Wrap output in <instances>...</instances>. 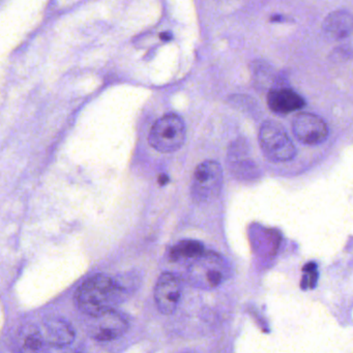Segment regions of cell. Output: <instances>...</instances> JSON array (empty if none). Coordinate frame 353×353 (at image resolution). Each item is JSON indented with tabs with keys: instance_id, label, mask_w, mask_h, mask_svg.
Segmentation results:
<instances>
[{
	"instance_id": "cell-14",
	"label": "cell",
	"mask_w": 353,
	"mask_h": 353,
	"mask_svg": "<svg viewBox=\"0 0 353 353\" xmlns=\"http://www.w3.org/2000/svg\"><path fill=\"white\" fill-rule=\"evenodd\" d=\"M303 270L305 272V276H303V280H301V289L305 290L307 288H315L318 281L317 264L310 262V263L305 264Z\"/></svg>"
},
{
	"instance_id": "cell-13",
	"label": "cell",
	"mask_w": 353,
	"mask_h": 353,
	"mask_svg": "<svg viewBox=\"0 0 353 353\" xmlns=\"http://www.w3.org/2000/svg\"><path fill=\"white\" fill-rule=\"evenodd\" d=\"M44 346L38 325L32 324L22 328L19 334L20 350L32 352V351L42 350Z\"/></svg>"
},
{
	"instance_id": "cell-8",
	"label": "cell",
	"mask_w": 353,
	"mask_h": 353,
	"mask_svg": "<svg viewBox=\"0 0 353 353\" xmlns=\"http://www.w3.org/2000/svg\"><path fill=\"white\" fill-rule=\"evenodd\" d=\"M181 281L170 272L161 274L154 287V301L157 307L164 315H170L176 311L181 299Z\"/></svg>"
},
{
	"instance_id": "cell-7",
	"label": "cell",
	"mask_w": 353,
	"mask_h": 353,
	"mask_svg": "<svg viewBox=\"0 0 353 353\" xmlns=\"http://www.w3.org/2000/svg\"><path fill=\"white\" fill-rule=\"evenodd\" d=\"M295 138L305 145H318L328 137V127L321 117L312 113H299L292 121Z\"/></svg>"
},
{
	"instance_id": "cell-1",
	"label": "cell",
	"mask_w": 353,
	"mask_h": 353,
	"mask_svg": "<svg viewBox=\"0 0 353 353\" xmlns=\"http://www.w3.org/2000/svg\"><path fill=\"white\" fill-rule=\"evenodd\" d=\"M125 284L105 274H94L85 281L76 294L78 307L90 317L114 310L127 294Z\"/></svg>"
},
{
	"instance_id": "cell-2",
	"label": "cell",
	"mask_w": 353,
	"mask_h": 353,
	"mask_svg": "<svg viewBox=\"0 0 353 353\" xmlns=\"http://www.w3.org/2000/svg\"><path fill=\"white\" fill-rule=\"evenodd\" d=\"M224 259L214 252H204L188 268V280L196 288L210 290L220 286L226 278Z\"/></svg>"
},
{
	"instance_id": "cell-12",
	"label": "cell",
	"mask_w": 353,
	"mask_h": 353,
	"mask_svg": "<svg viewBox=\"0 0 353 353\" xmlns=\"http://www.w3.org/2000/svg\"><path fill=\"white\" fill-rule=\"evenodd\" d=\"M204 252L205 250L201 241L187 239L173 245L170 251V258L172 261L179 262V263L191 264Z\"/></svg>"
},
{
	"instance_id": "cell-10",
	"label": "cell",
	"mask_w": 353,
	"mask_h": 353,
	"mask_svg": "<svg viewBox=\"0 0 353 353\" xmlns=\"http://www.w3.org/2000/svg\"><path fill=\"white\" fill-rule=\"evenodd\" d=\"M270 110L278 114H288L305 106V101L294 90L287 88H276L268 96Z\"/></svg>"
},
{
	"instance_id": "cell-15",
	"label": "cell",
	"mask_w": 353,
	"mask_h": 353,
	"mask_svg": "<svg viewBox=\"0 0 353 353\" xmlns=\"http://www.w3.org/2000/svg\"><path fill=\"white\" fill-rule=\"evenodd\" d=\"M169 177L167 176L166 174H162L160 176V179H159V181H160L161 185H166L167 183H168Z\"/></svg>"
},
{
	"instance_id": "cell-4",
	"label": "cell",
	"mask_w": 353,
	"mask_h": 353,
	"mask_svg": "<svg viewBox=\"0 0 353 353\" xmlns=\"http://www.w3.org/2000/svg\"><path fill=\"white\" fill-rule=\"evenodd\" d=\"M262 152L272 162H288L296 156V148L284 128L272 121L263 123L259 131Z\"/></svg>"
},
{
	"instance_id": "cell-6",
	"label": "cell",
	"mask_w": 353,
	"mask_h": 353,
	"mask_svg": "<svg viewBox=\"0 0 353 353\" xmlns=\"http://www.w3.org/2000/svg\"><path fill=\"white\" fill-rule=\"evenodd\" d=\"M92 318L88 325L90 338L98 342H110L117 340L129 330V322L123 314L114 310Z\"/></svg>"
},
{
	"instance_id": "cell-5",
	"label": "cell",
	"mask_w": 353,
	"mask_h": 353,
	"mask_svg": "<svg viewBox=\"0 0 353 353\" xmlns=\"http://www.w3.org/2000/svg\"><path fill=\"white\" fill-rule=\"evenodd\" d=\"M223 169L216 161H204L198 165L193 175L191 195L196 202H208L220 193Z\"/></svg>"
},
{
	"instance_id": "cell-11",
	"label": "cell",
	"mask_w": 353,
	"mask_h": 353,
	"mask_svg": "<svg viewBox=\"0 0 353 353\" xmlns=\"http://www.w3.org/2000/svg\"><path fill=\"white\" fill-rule=\"evenodd\" d=\"M322 30L326 38L330 40H343L352 34L353 17L348 12H334L324 20Z\"/></svg>"
},
{
	"instance_id": "cell-9",
	"label": "cell",
	"mask_w": 353,
	"mask_h": 353,
	"mask_svg": "<svg viewBox=\"0 0 353 353\" xmlns=\"http://www.w3.org/2000/svg\"><path fill=\"white\" fill-rule=\"evenodd\" d=\"M38 327L45 346L65 347L75 340L73 326L63 318H47Z\"/></svg>"
},
{
	"instance_id": "cell-3",
	"label": "cell",
	"mask_w": 353,
	"mask_h": 353,
	"mask_svg": "<svg viewBox=\"0 0 353 353\" xmlns=\"http://www.w3.org/2000/svg\"><path fill=\"white\" fill-rule=\"evenodd\" d=\"M185 134L187 130L183 119L179 115L170 113L154 123L148 136V142L158 152L171 154L183 145Z\"/></svg>"
}]
</instances>
